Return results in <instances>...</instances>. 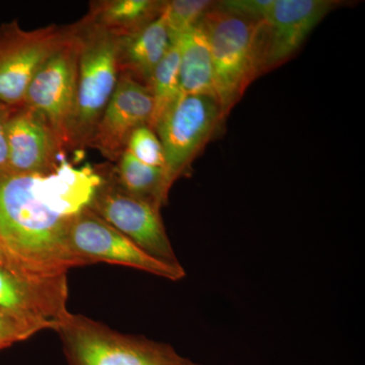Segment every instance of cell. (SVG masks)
Returning <instances> with one entry per match:
<instances>
[{"label":"cell","instance_id":"obj_1","mask_svg":"<svg viewBox=\"0 0 365 365\" xmlns=\"http://www.w3.org/2000/svg\"><path fill=\"white\" fill-rule=\"evenodd\" d=\"M102 180V170L76 168L66 158L48 174L0 170V253L44 275H63L76 267L67 232Z\"/></svg>","mask_w":365,"mask_h":365},{"label":"cell","instance_id":"obj_2","mask_svg":"<svg viewBox=\"0 0 365 365\" xmlns=\"http://www.w3.org/2000/svg\"><path fill=\"white\" fill-rule=\"evenodd\" d=\"M56 332L67 365H202L169 344L118 332L83 314H67Z\"/></svg>","mask_w":365,"mask_h":365},{"label":"cell","instance_id":"obj_3","mask_svg":"<svg viewBox=\"0 0 365 365\" xmlns=\"http://www.w3.org/2000/svg\"><path fill=\"white\" fill-rule=\"evenodd\" d=\"M76 25L78 85L71 151L83 153L117 86L119 37L93 25L86 18Z\"/></svg>","mask_w":365,"mask_h":365},{"label":"cell","instance_id":"obj_4","mask_svg":"<svg viewBox=\"0 0 365 365\" xmlns=\"http://www.w3.org/2000/svg\"><path fill=\"white\" fill-rule=\"evenodd\" d=\"M200 25L212 60L215 98L227 117L258 78L255 52L257 21L215 2Z\"/></svg>","mask_w":365,"mask_h":365},{"label":"cell","instance_id":"obj_5","mask_svg":"<svg viewBox=\"0 0 365 365\" xmlns=\"http://www.w3.org/2000/svg\"><path fill=\"white\" fill-rule=\"evenodd\" d=\"M101 170L103 180L88 208L155 260L181 266L163 225L160 209L125 191L118 184L112 169Z\"/></svg>","mask_w":365,"mask_h":365},{"label":"cell","instance_id":"obj_6","mask_svg":"<svg viewBox=\"0 0 365 365\" xmlns=\"http://www.w3.org/2000/svg\"><path fill=\"white\" fill-rule=\"evenodd\" d=\"M213 96L182 95L155 125L170 186L189 169L225 119Z\"/></svg>","mask_w":365,"mask_h":365},{"label":"cell","instance_id":"obj_7","mask_svg":"<svg viewBox=\"0 0 365 365\" xmlns=\"http://www.w3.org/2000/svg\"><path fill=\"white\" fill-rule=\"evenodd\" d=\"M337 4L330 0H267L255 34L258 78L297 54Z\"/></svg>","mask_w":365,"mask_h":365},{"label":"cell","instance_id":"obj_8","mask_svg":"<svg viewBox=\"0 0 365 365\" xmlns=\"http://www.w3.org/2000/svg\"><path fill=\"white\" fill-rule=\"evenodd\" d=\"M73 33L69 26L25 30L14 20L0 26V103L23 105L26 90L43 64Z\"/></svg>","mask_w":365,"mask_h":365},{"label":"cell","instance_id":"obj_9","mask_svg":"<svg viewBox=\"0 0 365 365\" xmlns=\"http://www.w3.org/2000/svg\"><path fill=\"white\" fill-rule=\"evenodd\" d=\"M67 248L78 266L105 262L127 266L172 281L186 275L182 266H170L146 254L131 240L90 208L74 216L67 232Z\"/></svg>","mask_w":365,"mask_h":365},{"label":"cell","instance_id":"obj_10","mask_svg":"<svg viewBox=\"0 0 365 365\" xmlns=\"http://www.w3.org/2000/svg\"><path fill=\"white\" fill-rule=\"evenodd\" d=\"M78 44L76 25L71 39L43 64L26 90L24 105L40 113L64 153L71 151L76 114Z\"/></svg>","mask_w":365,"mask_h":365},{"label":"cell","instance_id":"obj_11","mask_svg":"<svg viewBox=\"0 0 365 365\" xmlns=\"http://www.w3.org/2000/svg\"><path fill=\"white\" fill-rule=\"evenodd\" d=\"M67 274L44 275L0 257V309L43 322L56 331L67 309Z\"/></svg>","mask_w":365,"mask_h":365},{"label":"cell","instance_id":"obj_12","mask_svg":"<svg viewBox=\"0 0 365 365\" xmlns=\"http://www.w3.org/2000/svg\"><path fill=\"white\" fill-rule=\"evenodd\" d=\"M153 101L150 88L120 74L116 88L93 131L88 146L110 162L117 163L126 150L129 137L141 126H150Z\"/></svg>","mask_w":365,"mask_h":365},{"label":"cell","instance_id":"obj_13","mask_svg":"<svg viewBox=\"0 0 365 365\" xmlns=\"http://www.w3.org/2000/svg\"><path fill=\"white\" fill-rule=\"evenodd\" d=\"M9 170L18 174H48L66 158L45 118L26 105L11 107L6 123Z\"/></svg>","mask_w":365,"mask_h":365},{"label":"cell","instance_id":"obj_14","mask_svg":"<svg viewBox=\"0 0 365 365\" xmlns=\"http://www.w3.org/2000/svg\"><path fill=\"white\" fill-rule=\"evenodd\" d=\"M170 34L163 11L140 30L118 39L120 74L135 79L148 88L153 71L169 51Z\"/></svg>","mask_w":365,"mask_h":365},{"label":"cell","instance_id":"obj_15","mask_svg":"<svg viewBox=\"0 0 365 365\" xmlns=\"http://www.w3.org/2000/svg\"><path fill=\"white\" fill-rule=\"evenodd\" d=\"M165 1L157 0H102L93 1L85 18L116 37L140 30L162 14Z\"/></svg>","mask_w":365,"mask_h":365},{"label":"cell","instance_id":"obj_16","mask_svg":"<svg viewBox=\"0 0 365 365\" xmlns=\"http://www.w3.org/2000/svg\"><path fill=\"white\" fill-rule=\"evenodd\" d=\"M179 49L180 83L184 95H215L213 66L205 33L200 23L174 42Z\"/></svg>","mask_w":365,"mask_h":365},{"label":"cell","instance_id":"obj_17","mask_svg":"<svg viewBox=\"0 0 365 365\" xmlns=\"http://www.w3.org/2000/svg\"><path fill=\"white\" fill-rule=\"evenodd\" d=\"M112 170L118 184L131 195L160 209L167 202L172 186L163 168L145 165L125 150Z\"/></svg>","mask_w":365,"mask_h":365},{"label":"cell","instance_id":"obj_18","mask_svg":"<svg viewBox=\"0 0 365 365\" xmlns=\"http://www.w3.org/2000/svg\"><path fill=\"white\" fill-rule=\"evenodd\" d=\"M179 63L178 45L172 43L169 51L153 71L148 85L153 101V114L150 125L153 130L158 120L182 95L180 83Z\"/></svg>","mask_w":365,"mask_h":365},{"label":"cell","instance_id":"obj_19","mask_svg":"<svg viewBox=\"0 0 365 365\" xmlns=\"http://www.w3.org/2000/svg\"><path fill=\"white\" fill-rule=\"evenodd\" d=\"M215 4L208 0L165 1L163 14L169 31L170 43L190 29L199 25L203 16Z\"/></svg>","mask_w":365,"mask_h":365},{"label":"cell","instance_id":"obj_20","mask_svg":"<svg viewBox=\"0 0 365 365\" xmlns=\"http://www.w3.org/2000/svg\"><path fill=\"white\" fill-rule=\"evenodd\" d=\"M44 330H49V328L43 322L0 309V350L29 339Z\"/></svg>","mask_w":365,"mask_h":365},{"label":"cell","instance_id":"obj_21","mask_svg":"<svg viewBox=\"0 0 365 365\" xmlns=\"http://www.w3.org/2000/svg\"><path fill=\"white\" fill-rule=\"evenodd\" d=\"M126 150L145 165L165 169L162 143L155 131L148 125L139 127L131 134Z\"/></svg>","mask_w":365,"mask_h":365},{"label":"cell","instance_id":"obj_22","mask_svg":"<svg viewBox=\"0 0 365 365\" xmlns=\"http://www.w3.org/2000/svg\"><path fill=\"white\" fill-rule=\"evenodd\" d=\"M11 106L0 103V170H9V150H7L6 123Z\"/></svg>","mask_w":365,"mask_h":365},{"label":"cell","instance_id":"obj_23","mask_svg":"<svg viewBox=\"0 0 365 365\" xmlns=\"http://www.w3.org/2000/svg\"><path fill=\"white\" fill-rule=\"evenodd\" d=\"M0 257H4V256L1 253H0Z\"/></svg>","mask_w":365,"mask_h":365}]
</instances>
